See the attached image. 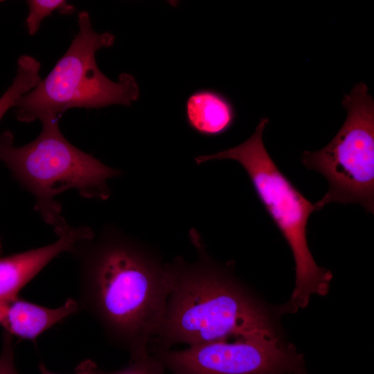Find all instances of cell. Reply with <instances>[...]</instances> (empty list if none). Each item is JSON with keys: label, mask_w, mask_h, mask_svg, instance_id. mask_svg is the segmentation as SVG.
<instances>
[{"label": "cell", "mask_w": 374, "mask_h": 374, "mask_svg": "<svg viewBox=\"0 0 374 374\" xmlns=\"http://www.w3.org/2000/svg\"><path fill=\"white\" fill-rule=\"evenodd\" d=\"M40 63L33 57L21 55L17 61V69L12 83L0 97V121L7 111L15 107L21 96L33 89L40 82Z\"/></svg>", "instance_id": "obj_11"}, {"label": "cell", "mask_w": 374, "mask_h": 374, "mask_svg": "<svg viewBox=\"0 0 374 374\" xmlns=\"http://www.w3.org/2000/svg\"><path fill=\"white\" fill-rule=\"evenodd\" d=\"M235 116L231 101L214 90L195 91L186 100L187 123L201 135L215 136L226 132L233 125Z\"/></svg>", "instance_id": "obj_10"}, {"label": "cell", "mask_w": 374, "mask_h": 374, "mask_svg": "<svg viewBox=\"0 0 374 374\" xmlns=\"http://www.w3.org/2000/svg\"><path fill=\"white\" fill-rule=\"evenodd\" d=\"M26 2L29 11L26 23L30 35L37 33L42 20L53 12L70 15L75 11V7L64 0H29Z\"/></svg>", "instance_id": "obj_12"}, {"label": "cell", "mask_w": 374, "mask_h": 374, "mask_svg": "<svg viewBox=\"0 0 374 374\" xmlns=\"http://www.w3.org/2000/svg\"><path fill=\"white\" fill-rule=\"evenodd\" d=\"M12 336L4 332L0 354V374H19L15 365V352Z\"/></svg>", "instance_id": "obj_14"}, {"label": "cell", "mask_w": 374, "mask_h": 374, "mask_svg": "<svg viewBox=\"0 0 374 374\" xmlns=\"http://www.w3.org/2000/svg\"><path fill=\"white\" fill-rule=\"evenodd\" d=\"M347 117L335 137L323 148L305 151L301 162L327 180L328 189L315 203L318 211L338 202L358 204L374 213V101L364 82L346 94Z\"/></svg>", "instance_id": "obj_6"}, {"label": "cell", "mask_w": 374, "mask_h": 374, "mask_svg": "<svg viewBox=\"0 0 374 374\" xmlns=\"http://www.w3.org/2000/svg\"><path fill=\"white\" fill-rule=\"evenodd\" d=\"M39 370L40 374H56L51 372L42 362L39 364ZM102 371L100 370L96 364L91 360L87 359L82 361L75 368V372L73 374H101Z\"/></svg>", "instance_id": "obj_15"}, {"label": "cell", "mask_w": 374, "mask_h": 374, "mask_svg": "<svg viewBox=\"0 0 374 374\" xmlns=\"http://www.w3.org/2000/svg\"><path fill=\"white\" fill-rule=\"evenodd\" d=\"M151 353L170 374H308L303 355L280 336L218 341Z\"/></svg>", "instance_id": "obj_7"}, {"label": "cell", "mask_w": 374, "mask_h": 374, "mask_svg": "<svg viewBox=\"0 0 374 374\" xmlns=\"http://www.w3.org/2000/svg\"><path fill=\"white\" fill-rule=\"evenodd\" d=\"M40 121L39 134L23 146L15 145L10 132L3 133L0 161L34 196V209L56 233L68 224L55 199L58 195L75 189L84 198L105 200L111 193L107 180L121 172L72 145L60 130L59 116Z\"/></svg>", "instance_id": "obj_3"}, {"label": "cell", "mask_w": 374, "mask_h": 374, "mask_svg": "<svg viewBox=\"0 0 374 374\" xmlns=\"http://www.w3.org/2000/svg\"><path fill=\"white\" fill-rule=\"evenodd\" d=\"M78 33L51 71L17 100L18 121L30 123L47 116H59L71 108L130 106L139 98V89L134 76L123 73L119 75L118 82H114L96 64V51L111 47L114 35L94 31L85 10L78 14Z\"/></svg>", "instance_id": "obj_5"}, {"label": "cell", "mask_w": 374, "mask_h": 374, "mask_svg": "<svg viewBox=\"0 0 374 374\" xmlns=\"http://www.w3.org/2000/svg\"><path fill=\"white\" fill-rule=\"evenodd\" d=\"M79 310L78 301L72 298L57 308H50L17 296L0 301V326L12 337L35 341Z\"/></svg>", "instance_id": "obj_9"}, {"label": "cell", "mask_w": 374, "mask_h": 374, "mask_svg": "<svg viewBox=\"0 0 374 374\" xmlns=\"http://www.w3.org/2000/svg\"><path fill=\"white\" fill-rule=\"evenodd\" d=\"M1 253H2V244H1V241L0 239V257L1 256Z\"/></svg>", "instance_id": "obj_16"}, {"label": "cell", "mask_w": 374, "mask_h": 374, "mask_svg": "<svg viewBox=\"0 0 374 374\" xmlns=\"http://www.w3.org/2000/svg\"><path fill=\"white\" fill-rule=\"evenodd\" d=\"M0 2H1V1H0Z\"/></svg>", "instance_id": "obj_17"}, {"label": "cell", "mask_w": 374, "mask_h": 374, "mask_svg": "<svg viewBox=\"0 0 374 374\" xmlns=\"http://www.w3.org/2000/svg\"><path fill=\"white\" fill-rule=\"evenodd\" d=\"M55 234L57 240L48 245L0 257V301L18 296L19 292L55 258L69 253L78 242L91 237L94 232L87 226L67 224Z\"/></svg>", "instance_id": "obj_8"}, {"label": "cell", "mask_w": 374, "mask_h": 374, "mask_svg": "<svg viewBox=\"0 0 374 374\" xmlns=\"http://www.w3.org/2000/svg\"><path fill=\"white\" fill-rule=\"evenodd\" d=\"M269 123L261 118L254 133L241 144L220 152L195 158L197 164L217 159L238 162L246 171L266 212L289 245L295 263V287L288 308H305L313 294L326 295L332 273L317 265L308 244L307 224L318 211L280 171L267 151L262 134Z\"/></svg>", "instance_id": "obj_4"}, {"label": "cell", "mask_w": 374, "mask_h": 374, "mask_svg": "<svg viewBox=\"0 0 374 374\" xmlns=\"http://www.w3.org/2000/svg\"><path fill=\"white\" fill-rule=\"evenodd\" d=\"M190 238L197 259L188 262L177 258L166 263L170 290L152 350L280 336L265 305L229 269L209 257L195 231Z\"/></svg>", "instance_id": "obj_2"}, {"label": "cell", "mask_w": 374, "mask_h": 374, "mask_svg": "<svg viewBox=\"0 0 374 374\" xmlns=\"http://www.w3.org/2000/svg\"><path fill=\"white\" fill-rule=\"evenodd\" d=\"M101 374H167L161 361L150 352L135 357H130L126 366L118 371Z\"/></svg>", "instance_id": "obj_13"}, {"label": "cell", "mask_w": 374, "mask_h": 374, "mask_svg": "<svg viewBox=\"0 0 374 374\" xmlns=\"http://www.w3.org/2000/svg\"><path fill=\"white\" fill-rule=\"evenodd\" d=\"M80 309L130 357L149 352L170 290L166 263L114 228L78 242Z\"/></svg>", "instance_id": "obj_1"}]
</instances>
